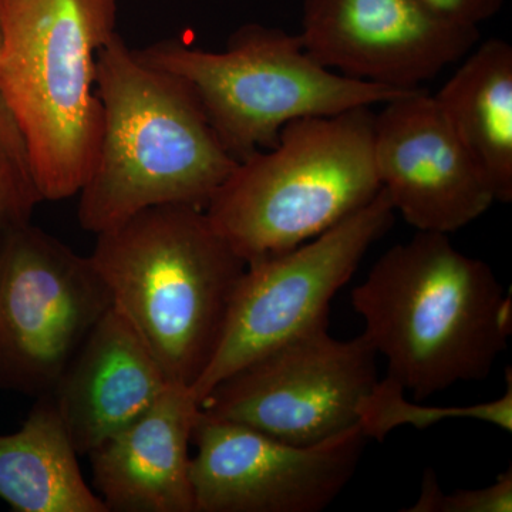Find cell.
<instances>
[{
  "label": "cell",
  "mask_w": 512,
  "mask_h": 512,
  "mask_svg": "<svg viewBox=\"0 0 512 512\" xmlns=\"http://www.w3.org/2000/svg\"><path fill=\"white\" fill-rule=\"evenodd\" d=\"M362 335L416 402L487 379L512 335V301L491 266L450 235L417 231L352 291Z\"/></svg>",
  "instance_id": "obj_1"
},
{
  "label": "cell",
  "mask_w": 512,
  "mask_h": 512,
  "mask_svg": "<svg viewBox=\"0 0 512 512\" xmlns=\"http://www.w3.org/2000/svg\"><path fill=\"white\" fill-rule=\"evenodd\" d=\"M99 148L77 218L97 235L158 205L207 207L238 161L190 87L146 62L116 33L97 53Z\"/></svg>",
  "instance_id": "obj_2"
},
{
  "label": "cell",
  "mask_w": 512,
  "mask_h": 512,
  "mask_svg": "<svg viewBox=\"0 0 512 512\" xmlns=\"http://www.w3.org/2000/svg\"><path fill=\"white\" fill-rule=\"evenodd\" d=\"M89 256L171 383L191 390L214 356L247 262L192 205L137 212L97 234Z\"/></svg>",
  "instance_id": "obj_3"
},
{
  "label": "cell",
  "mask_w": 512,
  "mask_h": 512,
  "mask_svg": "<svg viewBox=\"0 0 512 512\" xmlns=\"http://www.w3.org/2000/svg\"><path fill=\"white\" fill-rule=\"evenodd\" d=\"M117 0H0V96L43 201L79 194L101 136L97 53L117 33Z\"/></svg>",
  "instance_id": "obj_4"
},
{
  "label": "cell",
  "mask_w": 512,
  "mask_h": 512,
  "mask_svg": "<svg viewBox=\"0 0 512 512\" xmlns=\"http://www.w3.org/2000/svg\"><path fill=\"white\" fill-rule=\"evenodd\" d=\"M370 107L305 117L278 143L239 161L205 207L215 229L247 264L319 237L382 190Z\"/></svg>",
  "instance_id": "obj_5"
},
{
  "label": "cell",
  "mask_w": 512,
  "mask_h": 512,
  "mask_svg": "<svg viewBox=\"0 0 512 512\" xmlns=\"http://www.w3.org/2000/svg\"><path fill=\"white\" fill-rule=\"evenodd\" d=\"M137 52L190 87L238 163L274 147L293 120L382 106L413 92L332 72L306 52L301 36L259 23L235 30L222 52L180 39L160 40Z\"/></svg>",
  "instance_id": "obj_6"
},
{
  "label": "cell",
  "mask_w": 512,
  "mask_h": 512,
  "mask_svg": "<svg viewBox=\"0 0 512 512\" xmlns=\"http://www.w3.org/2000/svg\"><path fill=\"white\" fill-rule=\"evenodd\" d=\"M394 208L380 190L366 207L319 237L247 264L214 356L191 387L198 403L241 367L329 323L330 303L367 251L392 228Z\"/></svg>",
  "instance_id": "obj_7"
},
{
  "label": "cell",
  "mask_w": 512,
  "mask_h": 512,
  "mask_svg": "<svg viewBox=\"0 0 512 512\" xmlns=\"http://www.w3.org/2000/svg\"><path fill=\"white\" fill-rule=\"evenodd\" d=\"M114 305L90 256L42 228L0 237V389L52 393L64 369Z\"/></svg>",
  "instance_id": "obj_8"
},
{
  "label": "cell",
  "mask_w": 512,
  "mask_h": 512,
  "mask_svg": "<svg viewBox=\"0 0 512 512\" xmlns=\"http://www.w3.org/2000/svg\"><path fill=\"white\" fill-rule=\"evenodd\" d=\"M365 336L333 338L329 323L265 353L218 383L201 410L275 439L309 446L357 424L379 377Z\"/></svg>",
  "instance_id": "obj_9"
},
{
  "label": "cell",
  "mask_w": 512,
  "mask_h": 512,
  "mask_svg": "<svg viewBox=\"0 0 512 512\" xmlns=\"http://www.w3.org/2000/svg\"><path fill=\"white\" fill-rule=\"evenodd\" d=\"M366 441L356 424L296 446L200 409L192 433L195 512L326 510L355 476Z\"/></svg>",
  "instance_id": "obj_10"
},
{
  "label": "cell",
  "mask_w": 512,
  "mask_h": 512,
  "mask_svg": "<svg viewBox=\"0 0 512 512\" xmlns=\"http://www.w3.org/2000/svg\"><path fill=\"white\" fill-rule=\"evenodd\" d=\"M299 36L332 72L417 90L466 57L480 29L448 23L420 0H303Z\"/></svg>",
  "instance_id": "obj_11"
},
{
  "label": "cell",
  "mask_w": 512,
  "mask_h": 512,
  "mask_svg": "<svg viewBox=\"0 0 512 512\" xmlns=\"http://www.w3.org/2000/svg\"><path fill=\"white\" fill-rule=\"evenodd\" d=\"M375 117L373 156L394 211L416 231L453 234L494 204V192L433 94L386 101Z\"/></svg>",
  "instance_id": "obj_12"
},
{
  "label": "cell",
  "mask_w": 512,
  "mask_h": 512,
  "mask_svg": "<svg viewBox=\"0 0 512 512\" xmlns=\"http://www.w3.org/2000/svg\"><path fill=\"white\" fill-rule=\"evenodd\" d=\"M173 384L113 305L49 394L77 454L89 456L146 413Z\"/></svg>",
  "instance_id": "obj_13"
},
{
  "label": "cell",
  "mask_w": 512,
  "mask_h": 512,
  "mask_svg": "<svg viewBox=\"0 0 512 512\" xmlns=\"http://www.w3.org/2000/svg\"><path fill=\"white\" fill-rule=\"evenodd\" d=\"M200 403L173 384L146 413L89 454L109 512H195L190 444Z\"/></svg>",
  "instance_id": "obj_14"
},
{
  "label": "cell",
  "mask_w": 512,
  "mask_h": 512,
  "mask_svg": "<svg viewBox=\"0 0 512 512\" xmlns=\"http://www.w3.org/2000/svg\"><path fill=\"white\" fill-rule=\"evenodd\" d=\"M487 178L495 201L512 200V46L488 39L433 94Z\"/></svg>",
  "instance_id": "obj_15"
},
{
  "label": "cell",
  "mask_w": 512,
  "mask_h": 512,
  "mask_svg": "<svg viewBox=\"0 0 512 512\" xmlns=\"http://www.w3.org/2000/svg\"><path fill=\"white\" fill-rule=\"evenodd\" d=\"M50 394L18 431L0 434V498L18 512H109L87 485Z\"/></svg>",
  "instance_id": "obj_16"
},
{
  "label": "cell",
  "mask_w": 512,
  "mask_h": 512,
  "mask_svg": "<svg viewBox=\"0 0 512 512\" xmlns=\"http://www.w3.org/2000/svg\"><path fill=\"white\" fill-rule=\"evenodd\" d=\"M505 392L491 402L470 406H423L406 397L402 384L390 377L377 380L373 389L363 397L357 409V424L367 440L379 443L393 430L410 426L417 430L448 420H476L498 429L512 431V373L505 372Z\"/></svg>",
  "instance_id": "obj_17"
},
{
  "label": "cell",
  "mask_w": 512,
  "mask_h": 512,
  "mask_svg": "<svg viewBox=\"0 0 512 512\" xmlns=\"http://www.w3.org/2000/svg\"><path fill=\"white\" fill-rule=\"evenodd\" d=\"M42 201L28 144L0 96V235L29 224Z\"/></svg>",
  "instance_id": "obj_18"
},
{
  "label": "cell",
  "mask_w": 512,
  "mask_h": 512,
  "mask_svg": "<svg viewBox=\"0 0 512 512\" xmlns=\"http://www.w3.org/2000/svg\"><path fill=\"white\" fill-rule=\"evenodd\" d=\"M404 512H511L512 470L503 471L493 484L483 488H463L446 493L439 476L427 468L421 480L419 500Z\"/></svg>",
  "instance_id": "obj_19"
},
{
  "label": "cell",
  "mask_w": 512,
  "mask_h": 512,
  "mask_svg": "<svg viewBox=\"0 0 512 512\" xmlns=\"http://www.w3.org/2000/svg\"><path fill=\"white\" fill-rule=\"evenodd\" d=\"M430 12L453 25L478 28L494 18L504 0H420Z\"/></svg>",
  "instance_id": "obj_20"
},
{
  "label": "cell",
  "mask_w": 512,
  "mask_h": 512,
  "mask_svg": "<svg viewBox=\"0 0 512 512\" xmlns=\"http://www.w3.org/2000/svg\"><path fill=\"white\" fill-rule=\"evenodd\" d=\"M0 237H2V235H0Z\"/></svg>",
  "instance_id": "obj_21"
}]
</instances>
